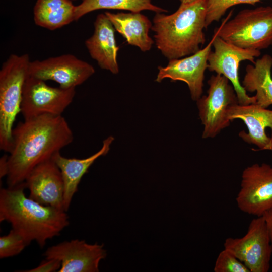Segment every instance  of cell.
Returning a JSON list of instances; mask_svg holds the SVG:
<instances>
[{
    "mask_svg": "<svg viewBox=\"0 0 272 272\" xmlns=\"http://www.w3.org/2000/svg\"><path fill=\"white\" fill-rule=\"evenodd\" d=\"M8 157V187L25 181L32 170L71 144L73 133L62 115L45 114L24 119L13 128Z\"/></svg>",
    "mask_w": 272,
    "mask_h": 272,
    "instance_id": "1",
    "label": "cell"
},
{
    "mask_svg": "<svg viewBox=\"0 0 272 272\" xmlns=\"http://www.w3.org/2000/svg\"><path fill=\"white\" fill-rule=\"evenodd\" d=\"M25 182L0 190V221L10 223L29 245L35 241L41 248L58 236L69 225L66 211L42 205L26 197Z\"/></svg>",
    "mask_w": 272,
    "mask_h": 272,
    "instance_id": "2",
    "label": "cell"
},
{
    "mask_svg": "<svg viewBox=\"0 0 272 272\" xmlns=\"http://www.w3.org/2000/svg\"><path fill=\"white\" fill-rule=\"evenodd\" d=\"M206 0L181 3L170 15L156 13L151 29L157 48L169 60L193 54L206 42Z\"/></svg>",
    "mask_w": 272,
    "mask_h": 272,
    "instance_id": "3",
    "label": "cell"
},
{
    "mask_svg": "<svg viewBox=\"0 0 272 272\" xmlns=\"http://www.w3.org/2000/svg\"><path fill=\"white\" fill-rule=\"evenodd\" d=\"M30 61L28 54H11L0 70V149L8 153L12 147L13 124L21 112Z\"/></svg>",
    "mask_w": 272,
    "mask_h": 272,
    "instance_id": "4",
    "label": "cell"
},
{
    "mask_svg": "<svg viewBox=\"0 0 272 272\" xmlns=\"http://www.w3.org/2000/svg\"><path fill=\"white\" fill-rule=\"evenodd\" d=\"M231 12L215 30L226 42L242 48L260 50L272 45V7L260 6Z\"/></svg>",
    "mask_w": 272,
    "mask_h": 272,
    "instance_id": "5",
    "label": "cell"
},
{
    "mask_svg": "<svg viewBox=\"0 0 272 272\" xmlns=\"http://www.w3.org/2000/svg\"><path fill=\"white\" fill-rule=\"evenodd\" d=\"M224 76L217 74L208 81V95L196 101L199 116L204 126L202 138H214L230 125L227 112L239 104L235 89Z\"/></svg>",
    "mask_w": 272,
    "mask_h": 272,
    "instance_id": "6",
    "label": "cell"
},
{
    "mask_svg": "<svg viewBox=\"0 0 272 272\" xmlns=\"http://www.w3.org/2000/svg\"><path fill=\"white\" fill-rule=\"evenodd\" d=\"M224 247L233 253L250 272L269 271L272 244L263 216L257 217L251 220L244 236L227 238Z\"/></svg>",
    "mask_w": 272,
    "mask_h": 272,
    "instance_id": "7",
    "label": "cell"
},
{
    "mask_svg": "<svg viewBox=\"0 0 272 272\" xmlns=\"http://www.w3.org/2000/svg\"><path fill=\"white\" fill-rule=\"evenodd\" d=\"M75 94L76 88L52 87L28 75L23 86L20 112L24 119L45 114L62 115Z\"/></svg>",
    "mask_w": 272,
    "mask_h": 272,
    "instance_id": "8",
    "label": "cell"
},
{
    "mask_svg": "<svg viewBox=\"0 0 272 272\" xmlns=\"http://www.w3.org/2000/svg\"><path fill=\"white\" fill-rule=\"evenodd\" d=\"M213 36L214 51L209 55L208 69L228 78L235 89L239 104L256 103L255 96H249L240 84L238 69L242 61L248 60L254 64L255 58L260 55V51L236 46L218 36L215 32Z\"/></svg>",
    "mask_w": 272,
    "mask_h": 272,
    "instance_id": "9",
    "label": "cell"
},
{
    "mask_svg": "<svg viewBox=\"0 0 272 272\" xmlns=\"http://www.w3.org/2000/svg\"><path fill=\"white\" fill-rule=\"evenodd\" d=\"M236 201L242 212L256 217L272 208V166L256 163L245 168Z\"/></svg>",
    "mask_w": 272,
    "mask_h": 272,
    "instance_id": "10",
    "label": "cell"
},
{
    "mask_svg": "<svg viewBox=\"0 0 272 272\" xmlns=\"http://www.w3.org/2000/svg\"><path fill=\"white\" fill-rule=\"evenodd\" d=\"M94 73L92 65L72 54L31 61L28 68L29 76L55 81L63 88H76Z\"/></svg>",
    "mask_w": 272,
    "mask_h": 272,
    "instance_id": "11",
    "label": "cell"
},
{
    "mask_svg": "<svg viewBox=\"0 0 272 272\" xmlns=\"http://www.w3.org/2000/svg\"><path fill=\"white\" fill-rule=\"evenodd\" d=\"M43 255L61 262L58 272H98L100 261L107 256L103 244H90L84 240H71L47 248Z\"/></svg>",
    "mask_w": 272,
    "mask_h": 272,
    "instance_id": "12",
    "label": "cell"
},
{
    "mask_svg": "<svg viewBox=\"0 0 272 272\" xmlns=\"http://www.w3.org/2000/svg\"><path fill=\"white\" fill-rule=\"evenodd\" d=\"M214 36L203 49L190 55L169 60L165 67L159 66L156 81L169 78L187 84L191 98L197 101L203 92L205 72L208 66V57L212 51Z\"/></svg>",
    "mask_w": 272,
    "mask_h": 272,
    "instance_id": "13",
    "label": "cell"
},
{
    "mask_svg": "<svg viewBox=\"0 0 272 272\" xmlns=\"http://www.w3.org/2000/svg\"><path fill=\"white\" fill-rule=\"evenodd\" d=\"M29 197L45 206L63 210L64 186L59 168L53 160L36 166L25 181Z\"/></svg>",
    "mask_w": 272,
    "mask_h": 272,
    "instance_id": "14",
    "label": "cell"
},
{
    "mask_svg": "<svg viewBox=\"0 0 272 272\" xmlns=\"http://www.w3.org/2000/svg\"><path fill=\"white\" fill-rule=\"evenodd\" d=\"M227 117L230 121L240 119L244 121L248 132L241 131L239 136L245 142L256 145L259 150L272 151V138L265 132L267 127L272 131V110L255 103L236 104L229 107Z\"/></svg>",
    "mask_w": 272,
    "mask_h": 272,
    "instance_id": "15",
    "label": "cell"
},
{
    "mask_svg": "<svg viewBox=\"0 0 272 272\" xmlns=\"http://www.w3.org/2000/svg\"><path fill=\"white\" fill-rule=\"evenodd\" d=\"M94 26L93 35L85 43L90 55L101 69L117 74L119 47L116 44L115 29L105 13L97 15Z\"/></svg>",
    "mask_w": 272,
    "mask_h": 272,
    "instance_id": "16",
    "label": "cell"
},
{
    "mask_svg": "<svg viewBox=\"0 0 272 272\" xmlns=\"http://www.w3.org/2000/svg\"><path fill=\"white\" fill-rule=\"evenodd\" d=\"M114 140L112 136L108 137L103 141L102 147L99 151L86 158H66L62 156L60 152H57L52 156V159L59 168L63 180V209L65 211L68 210L83 176L88 172L89 168L96 160L107 154Z\"/></svg>",
    "mask_w": 272,
    "mask_h": 272,
    "instance_id": "17",
    "label": "cell"
},
{
    "mask_svg": "<svg viewBox=\"0 0 272 272\" xmlns=\"http://www.w3.org/2000/svg\"><path fill=\"white\" fill-rule=\"evenodd\" d=\"M105 14L128 44L138 47L143 52L151 49L154 42L149 35L152 24L148 17L140 12H105Z\"/></svg>",
    "mask_w": 272,
    "mask_h": 272,
    "instance_id": "18",
    "label": "cell"
},
{
    "mask_svg": "<svg viewBox=\"0 0 272 272\" xmlns=\"http://www.w3.org/2000/svg\"><path fill=\"white\" fill-rule=\"evenodd\" d=\"M271 67L272 57L263 55L253 65H247L242 83L246 92H256L255 104L265 108L272 105Z\"/></svg>",
    "mask_w": 272,
    "mask_h": 272,
    "instance_id": "19",
    "label": "cell"
},
{
    "mask_svg": "<svg viewBox=\"0 0 272 272\" xmlns=\"http://www.w3.org/2000/svg\"><path fill=\"white\" fill-rule=\"evenodd\" d=\"M75 8L72 0H37L34 22L49 30L57 29L75 21Z\"/></svg>",
    "mask_w": 272,
    "mask_h": 272,
    "instance_id": "20",
    "label": "cell"
},
{
    "mask_svg": "<svg viewBox=\"0 0 272 272\" xmlns=\"http://www.w3.org/2000/svg\"><path fill=\"white\" fill-rule=\"evenodd\" d=\"M101 9L128 10L132 12L143 10L167 12V10L152 4L151 0H81V3L76 6L75 21L90 12Z\"/></svg>",
    "mask_w": 272,
    "mask_h": 272,
    "instance_id": "21",
    "label": "cell"
},
{
    "mask_svg": "<svg viewBox=\"0 0 272 272\" xmlns=\"http://www.w3.org/2000/svg\"><path fill=\"white\" fill-rule=\"evenodd\" d=\"M261 0H206V28L214 21H219L230 8L239 4L254 5Z\"/></svg>",
    "mask_w": 272,
    "mask_h": 272,
    "instance_id": "22",
    "label": "cell"
},
{
    "mask_svg": "<svg viewBox=\"0 0 272 272\" xmlns=\"http://www.w3.org/2000/svg\"><path fill=\"white\" fill-rule=\"evenodd\" d=\"M28 245L24 237L12 228L7 235L0 237V258L17 255Z\"/></svg>",
    "mask_w": 272,
    "mask_h": 272,
    "instance_id": "23",
    "label": "cell"
},
{
    "mask_svg": "<svg viewBox=\"0 0 272 272\" xmlns=\"http://www.w3.org/2000/svg\"><path fill=\"white\" fill-rule=\"evenodd\" d=\"M215 272H250L247 266L228 249L219 254L214 267Z\"/></svg>",
    "mask_w": 272,
    "mask_h": 272,
    "instance_id": "24",
    "label": "cell"
},
{
    "mask_svg": "<svg viewBox=\"0 0 272 272\" xmlns=\"http://www.w3.org/2000/svg\"><path fill=\"white\" fill-rule=\"evenodd\" d=\"M61 267V262L55 259H47L43 260L37 267L27 270L26 272H54L58 271Z\"/></svg>",
    "mask_w": 272,
    "mask_h": 272,
    "instance_id": "25",
    "label": "cell"
},
{
    "mask_svg": "<svg viewBox=\"0 0 272 272\" xmlns=\"http://www.w3.org/2000/svg\"><path fill=\"white\" fill-rule=\"evenodd\" d=\"M8 155H4L0 159V177L7 176L8 173Z\"/></svg>",
    "mask_w": 272,
    "mask_h": 272,
    "instance_id": "26",
    "label": "cell"
},
{
    "mask_svg": "<svg viewBox=\"0 0 272 272\" xmlns=\"http://www.w3.org/2000/svg\"><path fill=\"white\" fill-rule=\"evenodd\" d=\"M262 216L266 222L272 244V208L267 211Z\"/></svg>",
    "mask_w": 272,
    "mask_h": 272,
    "instance_id": "27",
    "label": "cell"
},
{
    "mask_svg": "<svg viewBox=\"0 0 272 272\" xmlns=\"http://www.w3.org/2000/svg\"><path fill=\"white\" fill-rule=\"evenodd\" d=\"M181 2V3H187L191 2L194 0H180Z\"/></svg>",
    "mask_w": 272,
    "mask_h": 272,
    "instance_id": "28",
    "label": "cell"
}]
</instances>
